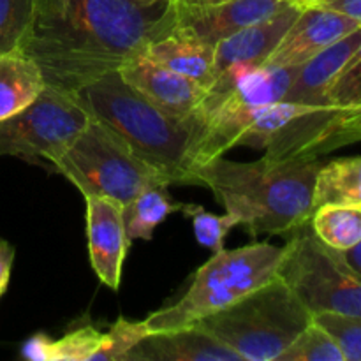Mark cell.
I'll use <instances>...</instances> for the list:
<instances>
[{
  "instance_id": "obj_1",
  "label": "cell",
  "mask_w": 361,
  "mask_h": 361,
  "mask_svg": "<svg viewBox=\"0 0 361 361\" xmlns=\"http://www.w3.org/2000/svg\"><path fill=\"white\" fill-rule=\"evenodd\" d=\"M171 0H34L20 51L48 87L74 95L173 32Z\"/></svg>"
},
{
  "instance_id": "obj_2",
  "label": "cell",
  "mask_w": 361,
  "mask_h": 361,
  "mask_svg": "<svg viewBox=\"0 0 361 361\" xmlns=\"http://www.w3.org/2000/svg\"><path fill=\"white\" fill-rule=\"evenodd\" d=\"M319 168L317 159L270 164L217 157L197 166L194 185L208 187L252 236L291 235L312 217Z\"/></svg>"
},
{
  "instance_id": "obj_3",
  "label": "cell",
  "mask_w": 361,
  "mask_h": 361,
  "mask_svg": "<svg viewBox=\"0 0 361 361\" xmlns=\"http://www.w3.org/2000/svg\"><path fill=\"white\" fill-rule=\"evenodd\" d=\"M74 97L92 118L115 130L134 154L161 171L171 185H194L204 118L180 120L168 115L127 85L118 71L80 88Z\"/></svg>"
},
{
  "instance_id": "obj_4",
  "label": "cell",
  "mask_w": 361,
  "mask_h": 361,
  "mask_svg": "<svg viewBox=\"0 0 361 361\" xmlns=\"http://www.w3.org/2000/svg\"><path fill=\"white\" fill-rule=\"evenodd\" d=\"M312 319L298 295L277 275L196 324L210 331L242 361H275Z\"/></svg>"
},
{
  "instance_id": "obj_5",
  "label": "cell",
  "mask_w": 361,
  "mask_h": 361,
  "mask_svg": "<svg viewBox=\"0 0 361 361\" xmlns=\"http://www.w3.org/2000/svg\"><path fill=\"white\" fill-rule=\"evenodd\" d=\"M282 256L284 247L271 243L214 252L196 271L185 295L175 305L150 314L145 324L152 334L200 323L277 277Z\"/></svg>"
},
{
  "instance_id": "obj_6",
  "label": "cell",
  "mask_w": 361,
  "mask_h": 361,
  "mask_svg": "<svg viewBox=\"0 0 361 361\" xmlns=\"http://www.w3.org/2000/svg\"><path fill=\"white\" fill-rule=\"evenodd\" d=\"M83 196L111 197L127 207L147 189L171 185L106 123L92 118L76 140L53 161Z\"/></svg>"
},
{
  "instance_id": "obj_7",
  "label": "cell",
  "mask_w": 361,
  "mask_h": 361,
  "mask_svg": "<svg viewBox=\"0 0 361 361\" xmlns=\"http://www.w3.org/2000/svg\"><path fill=\"white\" fill-rule=\"evenodd\" d=\"M277 275L312 316L321 312L361 316V275L344 254L314 235L310 222L289 235Z\"/></svg>"
},
{
  "instance_id": "obj_8",
  "label": "cell",
  "mask_w": 361,
  "mask_h": 361,
  "mask_svg": "<svg viewBox=\"0 0 361 361\" xmlns=\"http://www.w3.org/2000/svg\"><path fill=\"white\" fill-rule=\"evenodd\" d=\"M90 115L74 95L46 85L34 102L0 120V157L46 161L56 157L85 129Z\"/></svg>"
},
{
  "instance_id": "obj_9",
  "label": "cell",
  "mask_w": 361,
  "mask_h": 361,
  "mask_svg": "<svg viewBox=\"0 0 361 361\" xmlns=\"http://www.w3.org/2000/svg\"><path fill=\"white\" fill-rule=\"evenodd\" d=\"M302 7L303 4H289L274 16L235 32L215 46V81L208 88L207 97L200 108V115L208 106L219 101L238 81L240 76L263 67L293 21L298 18Z\"/></svg>"
},
{
  "instance_id": "obj_10",
  "label": "cell",
  "mask_w": 361,
  "mask_h": 361,
  "mask_svg": "<svg viewBox=\"0 0 361 361\" xmlns=\"http://www.w3.org/2000/svg\"><path fill=\"white\" fill-rule=\"evenodd\" d=\"M150 330L145 321L116 319L106 334L94 326H80L59 341L37 334L21 348V356L32 361H123V356Z\"/></svg>"
},
{
  "instance_id": "obj_11",
  "label": "cell",
  "mask_w": 361,
  "mask_h": 361,
  "mask_svg": "<svg viewBox=\"0 0 361 361\" xmlns=\"http://www.w3.org/2000/svg\"><path fill=\"white\" fill-rule=\"evenodd\" d=\"M289 0H226L204 7L175 6L176 21L171 34L217 46L235 32L274 16L289 6Z\"/></svg>"
},
{
  "instance_id": "obj_12",
  "label": "cell",
  "mask_w": 361,
  "mask_h": 361,
  "mask_svg": "<svg viewBox=\"0 0 361 361\" xmlns=\"http://www.w3.org/2000/svg\"><path fill=\"white\" fill-rule=\"evenodd\" d=\"M118 74L127 85L168 115L180 120L201 116L200 108L208 90L197 81L182 76L145 55L127 60L118 69Z\"/></svg>"
},
{
  "instance_id": "obj_13",
  "label": "cell",
  "mask_w": 361,
  "mask_h": 361,
  "mask_svg": "<svg viewBox=\"0 0 361 361\" xmlns=\"http://www.w3.org/2000/svg\"><path fill=\"white\" fill-rule=\"evenodd\" d=\"M361 25L317 4H305L263 67H298Z\"/></svg>"
},
{
  "instance_id": "obj_14",
  "label": "cell",
  "mask_w": 361,
  "mask_h": 361,
  "mask_svg": "<svg viewBox=\"0 0 361 361\" xmlns=\"http://www.w3.org/2000/svg\"><path fill=\"white\" fill-rule=\"evenodd\" d=\"M87 201L88 256L92 270L109 289H118L129 250L123 204L111 197L85 196Z\"/></svg>"
},
{
  "instance_id": "obj_15",
  "label": "cell",
  "mask_w": 361,
  "mask_h": 361,
  "mask_svg": "<svg viewBox=\"0 0 361 361\" xmlns=\"http://www.w3.org/2000/svg\"><path fill=\"white\" fill-rule=\"evenodd\" d=\"M123 361H242L200 324L152 331L141 338Z\"/></svg>"
},
{
  "instance_id": "obj_16",
  "label": "cell",
  "mask_w": 361,
  "mask_h": 361,
  "mask_svg": "<svg viewBox=\"0 0 361 361\" xmlns=\"http://www.w3.org/2000/svg\"><path fill=\"white\" fill-rule=\"evenodd\" d=\"M143 55L182 76L197 81L207 90L215 81L214 46L203 44V42L182 37V35L169 34L150 42Z\"/></svg>"
},
{
  "instance_id": "obj_17",
  "label": "cell",
  "mask_w": 361,
  "mask_h": 361,
  "mask_svg": "<svg viewBox=\"0 0 361 361\" xmlns=\"http://www.w3.org/2000/svg\"><path fill=\"white\" fill-rule=\"evenodd\" d=\"M46 88L37 63L21 51L0 53V120L27 108Z\"/></svg>"
},
{
  "instance_id": "obj_18",
  "label": "cell",
  "mask_w": 361,
  "mask_h": 361,
  "mask_svg": "<svg viewBox=\"0 0 361 361\" xmlns=\"http://www.w3.org/2000/svg\"><path fill=\"white\" fill-rule=\"evenodd\" d=\"M361 141V104L338 108L328 115L319 129L300 148L295 161H316L321 155Z\"/></svg>"
},
{
  "instance_id": "obj_19",
  "label": "cell",
  "mask_w": 361,
  "mask_h": 361,
  "mask_svg": "<svg viewBox=\"0 0 361 361\" xmlns=\"http://www.w3.org/2000/svg\"><path fill=\"white\" fill-rule=\"evenodd\" d=\"M323 204L361 207V157H342L321 164L314 185V210Z\"/></svg>"
},
{
  "instance_id": "obj_20",
  "label": "cell",
  "mask_w": 361,
  "mask_h": 361,
  "mask_svg": "<svg viewBox=\"0 0 361 361\" xmlns=\"http://www.w3.org/2000/svg\"><path fill=\"white\" fill-rule=\"evenodd\" d=\"M314 235L331 249L348 252L361 242V207L323 204L310 217Z\"/></svg>"
},
{
  "instance_id": "obj_21",
  "label": "cell",
  "mask_w": 361,
  "mask_h": 361,
  "mask_svg": "<svg viewBox=\"0 0 361 361\" xmlns=\"http://www.w3.org/2000/svg\"><path fill=\"white\" fill-rule=\"evenodd\" d=\"M168 187H154L134 197L123 207V219L129 240H152L155 228L166 217L182 210L183 203H176L166 192Z\"/></svg>"
},
{
  "instance_id": "obj_22",
  "label": "cell",
  "mask_w": 361,
  "mask_h": 361,
  "mask_svg": "<svg viewBox=\"0 0 361 361\" xmlns=\"http://www.w3.org/2000/svg\"><path fill=\"white\" fill-rule=\"evenodd\" d=\"M275 361H344V355L334 337L312 319Z\"/></svg>"
},
{
  "instance_id": "obj_23",
  "label": "cell",
  "mask_w": 361,
  "mask_h": 361,
  "mask_svg": "<svg viewBox=\"0 0 361 361\" xmlns=\"http://www.w3.org/2000/svg\"><path fill=\"white\" fill-rule=\"evenodd\" d=\"M180 212L187 219H190V224H192L197 242L203 247H207V249H210L212 252H219V250L224 249V240L228 233L235 226H238L235 215L228 214V212L224 215L212 214V212L204 210L200 204L183 203Z\"/></svg>"
},
{
  "instance_id": "obj_24",
  "label": "cell",
  "mask_w": 361,
  "mask_h": 361,
  "mask_svg": "<svg viewBox=\"0 0 361 361\" xmlns=\"http://www.w3.org/2000/svg\"><path fill=\"white\" fill-rule=\"evenodd\" d=\"M34 18V0H0V53L20 51Z\"/></svg>"
},
{
  "instance_id": "obj_25",
  "label": "cell",
  "mask_w": 361,
  "mask_h": 361,
  "mask_svg": "<svg viewBox=\"0 0 361 361\" xmlns=\"http://www.w3.org/2000/svg\"><path fill=\"white\" fill-rule=\"evenodd\" d=\"M314 321L334 337L344 361H361V316L321 312L314 316Z\"/></svg>"
},
{
  "instance_id": "obj_26",
  "label": "cell",
  "mask_w": 361,
  "mask_h": 361,
  "mask_svg": "<svg viewBox=\"0 0 361 361\" xmlns=\"http://www.w3.org/2000/svg\"><path fill=\"white\" fill-rule=\"evenodd\" d=\"M326 95L331 106L330 113L338 108L361 104V44L353 53L351 59L345 62L341 73L334 78Z\"/></svg>"
},
{
  "instance_id": "obj_27",
  "label": "cell",
  "mask_w": 361,
  "mask_h": 361,
  "mask_svg": "<svg viewBox=\"0 0 361 361\" xmlns=\"http://www.w3.org/2000/svg\"><path fill=\"white\" fill-rule=\"evenodd\" d=\"M14 263V247L9 242L0 238V298L9 286L11 270Z\"/></svg>"
},
{
  "instance_id": "obj_28",
  "label": "cell",
  "mask_w": 361,
  "mask_h": 361,
  "mask_svg": "<svg viewBox=\"0 0 361 361\" xmlns=\"http://www.w3.org/2000/svg\"><path fill=\"white\" fill-rule=\"evenodd\" d=\"M316 4L321 7H326V9L345 14V16L353 18L361 25V0H321V2Z\"/></svg>"
},
{
  "instance_id": "obj_29",
  "label": "cell",
  "mask_w": 361,
  "mask_h": 361,
  "mask_svg": "<svg viewBox=\"0 0 361 361\" xmlns=\"http://www.w3.org/2000/svg\"><path fill=\"white\" fill-rule=\"evenodd\" d=\"M342 254H344L345 261H348V263L351 264V267L361 275V242L356 247H353L351 250H348V252H342Z\"/></svg>"
},
{
  "instance_id": "obj_30",
  "label": "cell",
  "mask_w": 361,
  "mask_h": 361,
  "mask_svg": "<svg viewBox=\"0 0 361 361\" xmlns=\"http://www.w3.org/2000/svg\"><path fill=\"white\" fill-rule=\"evenodd\" d=\"M175 6L180 7H204V6H215V4H222L226 0H171Z\"/></svg>"
},
{
  "instance_id": "obj_31",
  "label": "cell",
  "mask_w": 361,
  "mask_h": 361,
  "mask_svg": "<svg viewBox=\"0 0 361 361\" xmlns=\"http://www.w3.org/2000/svg\"><path fill=\"white\" fill-rule=\"evenodd\" d=\"M289 2H296V4H303V6H305V4H307V0H289Z\"/></svg>"
},
{
  "instance_id": "obj_32",
  "label": "cell",
  "mask_w": 361,
  "mask_h": 361,
  "mask_svg": "<svg viewBox=\"0 0 361 361\" xmlns=\"http://www.w3.org/2000/svg\"><path fill=\"white\" fill-rule=\"evenodd\" d=\"M316 2H321V0H307V4H316Z\"/></svg>"
}]
</instances>
